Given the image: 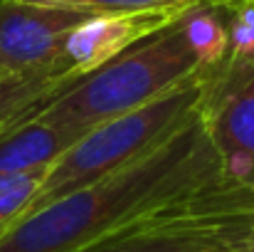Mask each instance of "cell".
<instances>
[{
	"label": "cell",
	"instance_id": "cell-1",
	"mask_svg": "<svg viewBox=\"0 0 254 252\" xmlns=\"http://www.w3.org/2000/svg\"><path fill=\"white\" fill-rule=\"evenodd\" d=\"M227 180L197 109L143 156L25 215L0 240V252H79Z\"/></svg>",
	"mask_w": 254,
	"mask_h": 252
},
{
	"label": "cell",
	"instance_id": "cell-2",
	"mask_svg": "<svg viewBox=\"0 0 254 252\" xmlns=\"http://www.w3.org/2000/svg\"><path fill=\"white\" fill-rule=\"evenodd\" d=\"M202 67L192 55L180 20L133 45L94 72L77 77L40 111L77 136L163 96Z\"/></svg>",
	"mask_w": 254,
	"mask_h": 252
},
{
	"label": "cell",
	"instance_id": "cell-3",
	"mask_svg": "<svg viewBox=\"0 0 254 252\" xmlns=\"http://www.w3.org/2000/svg\"><path fill=\"white\" fill-rule=\"evenodd\" d=\"M200 104L202 70L151 104L94 126L47 170L30 213L143 156L168 139L175 129H180L200 109Z\"/></svg>",
	"mask_w": 254,
	"mask_h": 252
},
{
	"label": "cell",
	"instance_id": "cell-4",
	"mask_svg": "<svg viewBox=\"0 0 254 252\" xmlns=\"http://www.w3.org/2000/svg\"><path fill=\"white\" fill-rule=\"evenodd\" d=\"M254 223V190L227 180L79 252H235Z\"/></svg>",
	"mask_w": 254,
	"mask_h": 252
},
{
	"label": "cell",
	"instance_id": "cell-5",
	"mask_svg": "<svg viewBox=\"0 0 254 252\" xmlns=\"http://www.w3.org/2000/svg\"><path fill=\"white\" fill-rule=\"evenodd\" d=\"M200 114L225 175L254 190V62L225 60L202 70Z\"/></svg>",
	"mask_w": 254,
	"mask_h": 252
},
{
	"label": "cell",
	"instance_id": "cell-6",
	"mask_svg": "<svg viewBox=\"0 0 254 252\" xmlns=\"http://www.w3.org/2000/svg\"><path fill=\"white\" fill-rule=\"evenodd\" d=\"M84 17L89 15L74 10L0 0V77H30L69 67L64 42Z\"/></svg>",
	"mask_w": 254,
	"mask_h": 252
},
{
	"label": "cell",
	"instance_id": "cell-7",
	"mask_svg": "<svg viewBox=\"0 0 254 252\" xmlns=\"http://www.w3.org/2000/svg\"><path fill=\"white\" fill-rule=\"evenodd\" d=\"M190 10V7H188ZM188 10H138V12H106L84 17L64 42V62L77 77L94 72L133 45L148 40L151 35L166 30L180 20Z\"/></svg>",
	"mask_w": 254,
	"mask_h": 252
},
{
	"label": "cell",
	"instance_id": "cell-8",
	"mask_svg": "<svg viewBox=\"0 0 254 252\" xmlns=\"http://www.w3.org/2000/svg\"><path fill=\"white\" fill-rule=\"evenodd\" d=\"M40 109L0 134V173L47 170L82 139Z\"/></svg>",
	"mask_w": 254,
	"mask_h": 252
},
{
	"label": "cell",
	"instance_id": "cell-9",
	"mask_svg": "<svg viewBox=\"0 0 254 252\" xmlns=\"http://www.w3.org/2000/svg\"><path fill=\"white\" fill-rule=\"evenodd\" d=\"M77 80L69 67H55L30 77H0V134L45 106Z\"/></svg>",
	"mask_w": 254,
	"mask_h": 252
},
{
	"label": "cell",
	"instance_id": "cell-10",
	"mask_svg": "<svg viewBox=\"0 0 254 252\" xmlns=\"http://www.w3.org/2000/svg\"><path fill=\"white\" fill-rule=\"evenodd\" d=\"M220 12L222 10L200 2L180 17L185 40H188V45H190V50L197 57L202 70L217 67L220 62L227 60V52H230L227 20Z\"/></svg>",
	"mask_w": 254,
	"mask_h": 252
},
{
	"label": "cell",
	"instance_id": "cell-11",
	"mask_svg": "<svg viewBox=\"0 0 254 252\" xmlns=\"http://www.w3.org/2000/svg\"><path fill=\"white\" fill-rule=\"evenodd\" d=\"M47 170L0 173V240L30 213V205L37 198Z\"/></svg>",
	"mask_w": 254,
	"mask_h": 252
},
{
	"label": "cell",
	"instance_id": "cell-12",
	"mask_svg": "<svg viewBox=\"0 0 254 252\" xmlns=\"http://www.w3.org/2000/svg\"><path fill=\"white\" fill-rule=\"evenodd\" d=\"M45 7H62L84 15H106V12H138V10H163V7H195L205 0H25Z\"/></svg>",
	"mask_w": 254,
	"mask_h": 252
},
{
	"label": "cell",
	"instance_id": "cell-13",
	"mask_svg": "<svg viewBox=\"0 0 254 252\" xmlns=\"http://www.w3.org/2000/svg\"><path fill=\"white\" fill-rule=\"evenodd\" d=\"M225 15H227V32H230L227 60L254 62V5L237 7Z\"/></svg>",
	"mask_w": 254,
	"mask_h": 252
},
{
	"label": "cell",
	"instance_id": "cell-14",
	"mask_svg": "<svg viewBox=\"0 0 254 252\" xmlns=\"http://www.w3.org/2000/svg\"><path fill=\"white\" fill-rule=\"evenodd\" d=\"M202 5H210V7H217L222 12H232L237 7H245V5H254V0H205Z\"/></svg>",
	"mask_w": 254,
	"mask_h": 252
},
{
	"label": "cell",
	"instance_id": "cell-15",
	"mask_svg": "<svg viewBox=\"0 0 254 252\" xmlns=\"http://www.w3.org/2000/svg\"><path fill=\"white\" fill-rule=\"evenodd\" d=\"M235 252H254V223H252V228L245 233V238L237 243V250Z\"/></svg>",
	"mask_w": 254,
	"mask_h": 252
}]
</instances>
